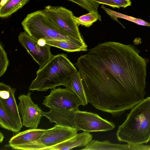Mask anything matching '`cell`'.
<instances>
[{"label": "cell", "instance_id": "obj_15", "mask_svg": "<svg viewBox=\"0 0 150 150\" xmlns=\"http://www.w3.org/2000/svg\"><path fill=\"white\" fill-rule=\"evenodd\" d=\"M29 0H0V17L6 18L22 8Z\"/></svg>", "mask_w": 150, "mask_h": 150}, {"label": "cell", "instance_id": "obj_25", "mask_svg": "<svg viewBox=\"0 0 150 150\" xmlns=\"http://www.w3.org/2000/svg\"><path fill=\"white\" fill-rule=\"evenodd\" d=\"M37 41L38 45L41 46H44L47 44L46 40L44 39L41 38Z\"/></svg>", "mask_w": 150, "mask_h": 150}, {"label": "cell", "instance_id": "obj_26", "mask_svg": "<svg viewBox=\"0 0 150 150\" xmlns=\"http://www.w3.org/2000/svg\"><path fill=\"white\" fill-rule=\"evenodd\" d=\"M4 134L0 132V142L1 143L3 141L4 139Z\"/></svg>", "mask_w": 150, "mask_h": 150}, {"label": "cell", "instance_id": "obj_21", "mask_svg": "<svg viewBox=\"0 0 150 150\" xmlns=\"http://www.w3.org/2000/svg\"><path fill=\"white\" fill-rule=\"evenodd\" d=\"M74 18L78 26L81 25L86 27H90L94 23L99 20L97 16L92 12L79 17L74 16Z\"/></svg>", "mask_w": 150, "mask_h": 150}, {"label": "cell", "instance_id": "obj_11", "mask_svg": "<svg viewBox=\"0 0 150 150\" xmlns=\"http://www.w3.org/2000/svg\"><path fill=\"white\" fill-rule=\"evenodd\" d=\"M93 136L89 132H84L77 134L68 139L45 150H67L76 147H85L92 141Z\"/></svg>", "mask_w": 150, "mask_h": 150}, {"label": "cell", "instance_id": "obj_18", "mask_svg": "<svg viewBox=\"0 0 150 150\" xmlns=\"http://www.w3.org/2000/svg\"><path fill=\"white\" fill-rule=\"evenodd\" d=\"M45 40L46 44L51 46L56 47L68 52L81 51H86L87 50V46L76 45L70 42L61 40Z\"/></svg>", "mask_w": 150, "mask_h": 150}, {"label": "cell", "instance_id": "obj_12", "mask_svg": "<svg viewBox=\"0 0 150 150\" xmlns=\"http://www.w3.org/2000/svg\"><path fill=\"white\" fill-rule=\"evenodd\" d=\"M45 129H30L16 134L8 142L11 148L23 145L38 141L44 132Z\"/></svg>", "mask_w": 150, "mask_h": 150}, {"label": "cell", "instance_id": "obj_24", "mask_svg": "<svg viewBox=\"0 0 150 150\" xmlns=\"http://www.w3.org/2000/svg\"><path fill=\"white\" fill-rule=\"evenodd\" d=\"M99 4H102L110 6L114 8L112 2L111 0H91Z\"/></svg>", "mask_w": 150, "mask_h": 150}, {"label": "cell", "instance_id": "obj_7", "mask_svg": "<svg viewBox=\"0 0 150 150\" xmlns=\"http://www.w3.org/2000/svg\"><path fill=\"white\" fill-rule=\"evenodd\" d=\"M44 98L43 104L54 110H70L79 108L80 105H83V102L74 92L66 88L51 89L50 94Z\"/></svg>", "mask_w": 150, "mask_h": 150}, {"label": "cell", "instance_id": "obj_13", "mask_svg": "<svg viewBox=\"0 0 150 150\" xmlns=\"http://www.w3.org/2000/svg\"><path fill=\"white\" fill-rule=\"evenodd\" d=\"M16 91L15 88L11 87L9 97L6 99H3L0 98V102L3 104L7 113L21 129L23 127V124L19 113L18 105L17 104L15 97Z\"/></svg>", "mask_w": 150, "mask_h": 150}, {"label": "cell", "instance_id": "obj_5", "mask_svg": "<svg viewBox=\"0 0 150 150\" xmlns=\"http://www.w3.org/2000/svg\"><path fill=\"white\" fill-rule=\"evenodd\" d=\"M78 130L67 126L55 125L45 129L38 141L21 145L14 146V149L45 150L47 148L60 143L74 136Z\"/></svg>", "mask_w": 150, "mask_h": 150}, {"label": "cell", "instance_id": "obj_19", "mask_svg": "<svg viewBox=\"0 0 150 150\" xmlns=\"http://www.w3.org/2000/svg\"><path fill=\"white\" fill-rule=\"evenodd\" d=\"M101 7L114 20L117 21V18H120L131 21L139 25L150 27V23L141 19L136 18L112 10L105 7L103 4L101 6Z\"/></svg>", "mask_w": 150, "mask_h": 150}, {"label": "cell", "instance_id": "obj_22", "mask_svg": "<svg viewBox=\"0 0 150 150\" xmlns=\"http://www.w3.org/2000/svg\"><path fill=\"white\" fill-rule=\"evenodd\" d=\"M9 61L7 54L2 44H0V77L5 73L9 65Z\"/></svg>", "mask_w": 150, "mask_h": 150}, {"label": "cell", "instance_id": "obj_6", "mask_svg": "<svg viewBox=\"0 0 150 150\" xmlns=\"http://www.w3.org/2000/svg\"><path fill=\"white\" fill-rule=\"evenodd\" d=\"M43 10L50 20L69 35L84 41L72 11L62 6L48 5Z\"/></svg>", "mask_w": 150, "mask_h": 150}, {"label": "cell", "instance_id": "obj_2", "mask_svg": "<svg viewBox=\"0 0 150 150\" xmlns=\"http://www.w3.org/2000/svg\"><path fill=\"white\" fill-rule=\"evenodd\" d=\"M126 116L117 132L118 140L132 145L147 143L150 140V97L131 109Z\"/></svg>", "mask_w": 150, "mask_h": 150}, {"label": "cell", "instance_id": "obj_1", "mask_svg": "<svg viewBox=\"0 0 150 150\" xmlns=\"http://www.w3.org/2000/svg\"><path fill=\"white\" fill-rule=\"evenodd\" d=\"M75 64L88 102L97 109L119 117L144 100L146 64L133 46L100 43Z\"/></svg>", "mask_w": 150, "mask_h": 150}, {"label": "cell", "instance_id": "obj_9", "mask_svg": "<svg viewBox=\"0 0 150 150\" xmlns=\"http://www.w3.org/2000/svg\"><path fill=\"white\" fill-rule=\"evenodd\" d=\"M31 94L28 92L26 94L19 96L18 109L21 115L23 125L30 129H36L43 116V111L33 101Z\"/></svg>", "mask_w": 150, "mask_h": 150}, {"label": "cell", "instance_id": "obj_20", "mask_svg": "<svg viewBox=\"0 0 150 150\" xmlns=\"http://www.w3.org/2000/svg\"><path fill=\"white\" fill-rule=\"evenodd\" d=\"M79 5L89 12L94 13L98 17L99 21H101V16L99 14L98 8L99 4L91 0H67Z\"/></svg>", "mask_w": 150, "mask_h": 150}, {"label": "cell", "instance_id": "obj_17", "mask_svg": "<svg viewBox=\"0 0 150 150\" xmlns=\"http://www.w3.org/2000/svg\"><path fill=\"white\" fill-rule=\"evenodd\" d=\"M81 150H122L123 144H115L108 141H99L92 140L90 142Z\"/></svg>", "mask_w": 150, "mask_h": 150}, {"label": "cell", "instance_id": "obj_10", "mask_svg": "<svg viewBox=\"0 0 150 150\" xmlns=\"http://www.w3.org/2000/svg\"><path fill=\"white\" fill-rule=\"evenodd\" d=\"M18 40L28 53L38 64L39 68L44 66L53 56L50 51V45L47 44L44 46H40L37 41L25 31L19 34Z\"/></svg>", "mask_w": 150, "mask_h": 150}, {"label": "cell", "instance_id": "obj_23", "mask_svg": "<svg viewBox=\"0 0 150 150\" xmlns=\"http://www.w3.org/2000/svg\"><path fill=\"white\" fill-rule=\"evenodd\" d=\"M113 2L114 8H126L131 5L130 0H111Z\"/></svg>", "mask_w": 150, "mask_h": 150}, {"label": "cell", "instance_id": "obj_3", "mask_svg": "<svg viewBox=\"0 0 150 150\" xmlns=\"http://www.w3.org/2000/svg\"><path fill=\"white\" fill-rule=\"evenodd\" d=\"M78 71L67 54L54 55L36 72L29 90L45 91L61 85Z\"/></svg>", "mask_w": 150, "mask_h": 150}, {"label": "cell", "instance_id": "obj_8", "mask_svg": "<svg viewBox=\"0 0 150 150\" xmlns=\"http://www.w3.org/2000/svg\"><path fill=\"white\" fill-rule=\"evenodd\" d=\"M72 127L88 132L108 131L113 130L115 124L97 114L77 110L72 120Z\"/></svg>", "mask_w": 150, "mask_h": 150}, {"label": "cell", "instance_id": "obj_14", "mask_svg": "<svg viewBox=\"0 0 150 150\" xmlns=\"http://www.w3.org/2000/svg\"><path fill=\"white\" fill-rule=\"evenodd\" d=\"M63 86L74 92L83 102L84 106L88 104L87 97L78 71L67 81Z\"/></svg>", "mask_w": 150, "mask_h": 150}, {"label": "cell", "instance_id": "obj_16", "mask_svg": "<svg viewBox=\"0 0 150 150\" xmlns=\"http://www.w3.org/2000/svg\"><path fill=\"white\" fill-rule=\"evenodd\" d=\"M0 126L14 133L21 129L13 119L8 114L3 104L0 102Z\"/></svg>", "mask_w": 150, "mask_h": 150}, {"label": "cell", "instance_id": "obj_4", "mask_svg": "<svg viewBox=\"0 0 150 150\" xmlns=\"http://www.w3.org/2000/svg\"><path fill=\"white\" fill-rule=\"evenodd\" d=\"M25 32L37 41L41 38L47 40H61L83 46H87L84 41L75 38L54 25L43 10L28 14L21 23Z\"/></svg>", "mask_w": 150, "mask_h": 150}]
</instances>
